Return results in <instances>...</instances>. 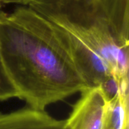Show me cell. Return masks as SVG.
Segmentation results:
<instances>
[{
	"mask_svg": "<svg viewBox=\"0 0 129 129\" xmlns=\"http://www.w3.org/2000/svg\"><path fill=\"white\" fill-rule=\"evenodd\" d=\"M128 128V91L109 101L104 129Z\"/></svg>",
	"mask_w": 129,
	"mask_h": 129,
	"instance_id": "obj_6",
	"label": "cell"
},
{
	"mask_svg": "<svg viewBox=\"0 0 129 129\" xmlns=\"http://www.w3.org/2000/svg\"></svg>",
	"mask_w": 129,
	"mask_h": 129,
	"instance_id": "obj_9",
	"label": "cell"
},
{
	"mask_svg": "<svg viewBox=\"0 0 129 129\" xmlns=\"http://www.w3.org/2000/svg\"><path fill=\"white\" fill-rule=\"evenodd\" d=\"M0 129H68L66 120L29 107L11 113L0 112Z\"/></svg>",
	"mask_w": 129,
	"mask_h": 129,
	"instance_id": "obj_4",
	"label": "cell"
},
{
	"mask_svg": "<svg viewBox=\"0 0 129 129\" xmlns=\"http://www.w3.org/2000/svg\"><path fill=\"white\" fill-rule=\"evenodd\" d=\"M30 0H0V4L2 3H14V4H20L21 5H27Z\"/></svg>",
	"mask_w": 129,
	"mask_h": 129,
	"instance_id": "obj_8",
	"label": "cell"
},
{
	"mask_svg": "<svg viewBox=\"0 0 129 129\" xmlns=\"http://www.w3.org/2000/svg\"><path fill=\"white\" fill-rule=\"evenodd\" d=\"M66 119L68 129H104L109 101L99 87L83 91Z\"/></svg>",
	"mask_w": 129,
	"mask_h": 129,
	"instance_id": "obj_3",
	"label": "cell"
},
{
	"mask_svg": "<svg viewBox=\"0 0 129 129\" xmlns=\"http://www.w3.org/2000/svg\"><path fill=\"white\" fill-rule=\"evenodd\" d=\"M14 98H18V93L6 71L0 50V101Z\"/></svg>",
	"mask_w": 129,
	"mask_h": 129,
	"instance_id": "obj_7",
	"label": "cell"
},
{
	"mask_svg": "<svg viewBox=\"0 0 129 129\" xmlns=\"http://www.w3.org/2000/svg\"><path fill=\"white\" fill-rule=\"evenodd\" d=\"M68 50L88 88L109 76L128 79L129 45L113 31L98 0H30Z\"/></svg>",
	"mask_w": 129,
	"mask_h": 129,
	"instance_id": "obj_2",
	"label": "cell"
},
{
	"mask_svg": "<svg viewBox=\"0 0 129 129\" xmlns=\"http://www.w3.org/2000/svg\"><path fill=\"white\" fill-rule=\"evenodd\" d=\"M0 50L18 98L44 111L88 88L51 24L27 5L0 10Z\"/></svg>",
	"mask_w": 129,
	"mask_h": 129,
	"instance_id": "obj_1",
	"label": "cell"
},
{
	"mask_svg": "<svg viewBox=\"0 0 129 129\" xmlns=\"http://www.w3.org/2000/svg\"><path fill=\"white\" fill-rule=\"evenodd\" d=\"M119 39L129 45V0H98Z\"/></svg>",
	"mask_w": 129,
	"mask_h": 129,
	"instance_id": "obj_5",
	"label": "cell"
}]
</instances>
